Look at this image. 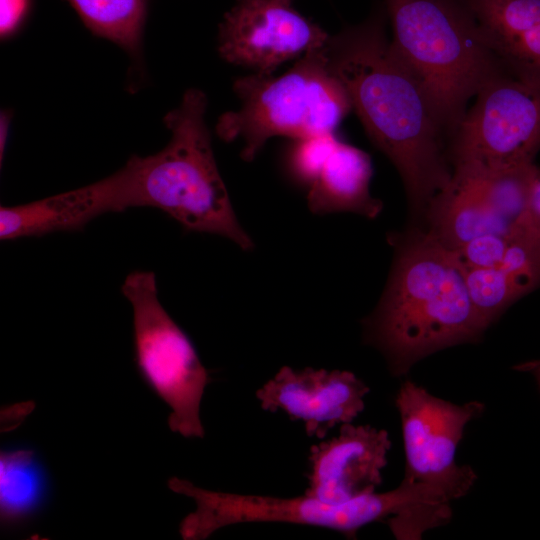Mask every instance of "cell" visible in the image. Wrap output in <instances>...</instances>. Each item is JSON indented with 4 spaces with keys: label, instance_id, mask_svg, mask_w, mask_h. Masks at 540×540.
Returning a JSON list of instances; mask_svg holds the SVG:
<instances>
[{
    "label": "cell",
    "instance_id": "1",
    "mask_svg": "<svg viewBox=\"0 0 540 540\" xmlns=\"http://www.w3.org/2000/svg\"><path fill=\"white\" fill-rule=\"evenodd\" d=\"M387 20L382 2L361 23L330 36L326 54L370 140L397 169L419 227L451 180L449 138L423 85L388 39Z\"/></svg>",
    "mask_w": 540,
    "mask_h": 540
},
{
    "label": "cell",
    "instance_id": "2",
    "mask_svg": "<svg viewBox=\"0 0 540 540\" xmlns=\"http://www.w3.org/2000/svg\"><path fill=\"white\" fill-rule=\"evenodd\" d=\"M388 240L394 248L390 275L363 328L366 341L401 376L434 352L477 342L487 328L452 251L416 227L391 233Z\"/></svg>",
    "mask_w": 540,
    "mask_h": 540
},
{
    "label": "cell",
    "instance_id": "3",
    "mask_svg": "<svg viewBox=\"0 0 540 540\" xmlns=\"http://www.w3.org/2000/svg\"><path fill=\"white\" fill-rule=\"evenodd\" d=\"M207 100L189 89L165 117L171 137L154 155L132 156L118 170L124 209L157 208L186 230L230 239L243 250L254 243L240 225L219 173L205 121Z\"/></svg>",
    "mask_w": 540,
    "mask_h": 540
},
{
    "label": "cell",
    "instance_id": "4",
    "mask_svg": "<svg viewBox=\"0 0 540 540\" xmlns=\"http://www.w3.org/2000/svg\"><path fill=\"white\" fill-rule=\"evenodd\" d=\"M391 44L423 85L450 139L481 86L500 68L464 0H383Z\"/></svg>",
    "mask_w": 540,
    "mask_h": 540
},
{
    "label": "cell",
    "instance_id": "5",
    "mask_svg": "<svg viewBox=\"0 0 540 540\" xmlns=\"http://www.w3.org/2000/svg\"><path fill=\"white\" fill-rule=\"evenodd\" d=\"M240 108L222 114L216 133L226 142H243L241 157L252 161L272 137L299 139L334 133L353 110L350 97L331 71L326 45L310 50L286 73H254L238 78Z\"/></svg>",
    "mask_w": 540,
    "mask_h": 540
},
{
    "label": "cell",
    "instance_id": "6",
    "mask_svg": "<svg viewBox=\"0 0 540 540\" xmlns=\"http://www.w3.org/2000/svg\"><path fill=\"white\" fill-rule=\"evenodd\" d=\"M169 488L195 501L196 509L180 524L185 540H201L225 526L277 522L311 525L355 538L363 526L376 521L403 519L433 507L436 497L425 487L408 483L387 492L364 495L344 503H329L307 494L281 498L216 492L176 477Z\"/></svg>",
    "mask_w": 540,
    "mask_h": 540
},
{
    "label": "cell",
    "instance_id": "7",
    "mask_svg": "<svg viewBox=\"0 0 540 540\" xmlns=\"http://www.w3.org/2000/svg\"><path fill=\"white\" fill-rule=\"evenodd\" d=\"M122 293L132 306L138 368L170 407V429L184 437L202 438L199 410L208 373L190 339L161 305L154 273L131 272Z\"/></svg>",
    "mask_w": 540,
    "mask_h": 540
},
{
    "label": "cell",
    "instance_id": "8",
    "mask_svg": "<svg viewBox=\"0 0 540 540\" xmlns=\"http://www.w3.org/2000/svg\"><path fill=\"white\" fill-rule=\"evenodd\" d=\"M475 97L449 139L452 169L491 172L534 163L540 151V83L500 67Z\"/></svg>",
    "mask_w": 540,
    "mask_h": 540
},
{
    "label": "cell",
    "instance_id": "9",
    "mask_svg": "<svg viewBox=\"0 0 540 540\" xmlns=\"http://www.w3.org/2000/svg\"><path fill=\"white\" fill-rule=\"evenodd\" d=\"M406 468L403 480L426 486L450 501L465 496L477 476L469 465L455 460L467 424L479 417L484 405H457L430 394L407 380L396 396Z\"/></svg>",
    "mask_w": 540,
    "mask_h": 540
},
{
    "label": "cell",
    "instance_id": "10",
    "mask_svg": "<svg viewBox=\"0 0 540 540\" xmlns=\"http://www.w3.org/2000/svg\"><path fill=\"white\" fill-rule=\"evenodd\" d=\"M330 35L282 0H237L219 28L227 62L270 75L282 63L324 47Z\"/></svg>",
    "mask_w": 540,
    "mask_h": 540
},
{
    "label": "cell",
    "instance_id": "11",
    "mask_svg": "<svg viewBox=\"0 0 540 540\" xmlns=\"http://www.w3.org/2000/svg\"><path fill=\"white\" fill-rule=\"evenodd\" d=\"M368 386L350 371L282 367L256 392L263 410L283 411L323 439L336 425L351 423L365 407Z\"/></svg>",
    "mask_w": 540,
    "mask_h": 540
},
{
    "label": "cell",
    "instance_id": "12",
    "mask_svg": "<svg viewBox=\"0 0 540 540\" xmlns=\"http://www.w3.org/2000/svg\"><path fill=\"white\" fill-rule=\"evenodd\" d=\"M390 448L383 429L341 425L337 436L311 447L305 494L337 504L375 493Z\"/></svg>",
    "mask_w": 540,
    "mask_h": 540
},
{
    "label": "cell",
    "instance_id": "13",
    "mask_svg": "<svg viewBox=\"0 0 540 540\" xmlns=\"http://www.w3.org/2000/svg\"><path fill=\"white\" fill-rule=\"evenodd\" d=\"M116 174L75 190L0 208V239L81 230L96 217L124 211Z\"/></svg>",
    "mask_w": 540,
    "mask_h": 540
},
{
    "label": "cell",
    "instance_id": "14",
    "mask_svg": "<svg viewBox=\"0 0 540 540\" xmlns=\"http://www.w3.org/2000/svg\"><path fill=\"white\" fill-rule=\"evenodd\" d=\"M498 64L540 83V0H464Z\"/></svg>",
    "mask_w": 540,
    "mask_h": 540
},
{
    "label": "cell",
    "instance_id": "15",
    "mask_svg": "<svg viewBox=\"0 0 540 540\" xmlns=\"http://www.w3.org/2000/svg\"><path fill=\"white\" fill-rule=\"evenodd\" d=\"M416 228L450 251L485 234H514L488 208L478 177L472 172L456 169Z\"/></svg>",
    "mask_w": 540,
    "mask_h": 540
},
{
    "label": "cell",
    "instance_id": "16",
    "mask_svg": "<svg viewBox=\"0 0 540 540\" xmlns=\"http://www.w3.org/2000/svg\"><path fill=\"white\" fill-rule=\"evenodd\" d=\"M371 176L369 155L338 139L308 186L309 210L318 215L352 212L375 218L382 202L369 192Z\"/></svg>",
    "mask_w": 540,
    "mask_h": 540
},
{
    "label": "cell",
    "instance_id": "17",
    "mask_svg": "<svg viewBox=\"0 0 540 540\" xmlns=\"http://www.w3.org/2000/svg\"><path fill=\"white\" fill-rule=\"evenodd\" d=\"M536 168L534 162L491 172H472L478 177L488 208L512 233L525 230Z\"/></svg>",
    "mask_w": 540,
    "mask_h": 540
},
{
    "label": "cell",
    "instance_id": "18",
    "mask_svg": "<svg viewBox=\"0 0 540 540\" xmlns=\"http://www.w3.org/2000/svg\"><path fill=\"white\" fill-rule=\"evenodd\" d=\"M44 491L42 472L33 452H2L0 457V509L5 520H17L34 511Z\"/></svg>",
    "mask_w": 540,
    "mask_h": 540
},
{
    "label": "cell",
    "instance_id": "19",
    "mask_svg": "<svg viewBox=\"0 0 540 540\" xmlns=\"http://www.w3.org/2000/svg\"><path fill=\"white\" fill-rule=\"evenodd\" d=\"M86 26L128 51L141 38L145 0H69Z\"/></svg>",
    "mask_w": 540,
    "mask_h": 540
},
{
    "label": "cell",
    "instance_id": "20",
    "mask_svg": "<svg viewBox=\"0 0 540 540\" xmlns=\"http://www.w3.org/2000/svg\"><path fill=\"white\" fill-rule=\"evenodd\" d=\"M465 280L474 309L486 328L513 303L533 292L525 281L500 265L465 269Z\"/></svg>",
    "mask_w": 540,
    "mask_h": 540
},
{
    "label": "cell",
    "instance_id": "21",
    "mask_svg": "<svg viewBox=\"0 0 540 540\" xmlns=\"http://www.w3.org/2000/svg\"><path fill=\"white\" fill-rule=\"evenodd\" d=\"M337 141L334 133L294 139L288 158L293 177L308 187Z\"/></svg>",
    "mask_w": 540,
    "mask_h": 540
},
{
    "label": "cell",
    "instance_id": "22",
    "mask_svg": "<svg viewBox=\"0 0 540 540\" xmlns=\"http://www.w3.org/2000/svg\"><path fill=\"white\" fill-rule=\"evenodd\" d=\"M510 236L493 233L478 236L452 253L464 270L498 266L502 262Z\"/></svg>",
    "mask_w": 540,
    "mask_h": 540
},
{
    "label": "cell",
    "instance_id": "23",
    "mask_svg": "<svg viewBox=\"0 0 540 540\" xmlns=\"http://www.w3.org/2000/svg\"><path fill=\"white\" fill-rule=\"evenodd\" d=\"M525 230L540 250V167L537 166L526 218Z\"/></svg>",
    "mask_w": 540,
    "mask_h": 540
},
{
    "label": "cell",
    "instance_id": "24",
    "mask_svg": "<svg viewBox=\"0 0 540 540\" xmlns=\"http://www.w3.org/2000/svg\"><path fill=\"white\" fill-rule=\"evenodd\" d=\"M27 0H0V30L1 35L11 33L23 17Z\"/></svg>",
    "mask_w": 540,
    "mask_h": 540
},
{
    "label": "cell",
    "instance_id": "25",
    "mask_svg": "<svg viewBox=\"0 0 540 540\" xmlns=\"http://www.w3.org/2000/svg\"><path fill=\"white\" fill-rule=\"evenodd\" d=\"M515 369L530 372L535 377L540 390V359L521 363Z\"/></svg>",
    "mask_w": 540,
    "mask_h": 540
},
{
    "label": "cell",
    "instance_id": "26",
    "mask_svg": "<svg viewBox=\"0 0 540 540\" xmlns=\"http://www.w3.org/2000/svg\"><path fill=\"white\" fill-rule=\"evenodd\" d=\"M282 1H285V2H288V3L292 2V0H282Z\"/></svg>",
    "mask_w": 540,
    "mask_h": 540
}]
</instances>
